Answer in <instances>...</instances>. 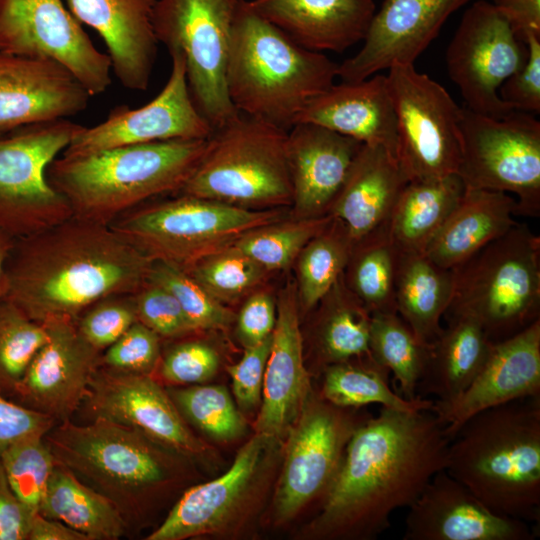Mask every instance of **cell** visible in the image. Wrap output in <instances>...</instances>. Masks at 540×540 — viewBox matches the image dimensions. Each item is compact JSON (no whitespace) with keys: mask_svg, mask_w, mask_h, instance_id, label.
I'll list each match as a JSON object with an SVG mask.
<instances>
[{"mask_svg":"<svg viewBox=\"0 0 540 540\" xmlns=\"http://www.w3.org/2000/svg\"><path fill=\"white\" fill-rule=\"evenodd\" d=\"M362 145L313 123L299 122L288 130L292 204L300 218L328 214Z\"/></svg>","mask_w":540,"mask_h":540,"instance_id":"cell-27","label":"cell"},{"mask_svg":"<svg viewBox=\"0 0 540 540\" xmlns=\"http://www.w3.org/2000/svg\"><path fill=\"white\" fill-rule=\"evenodd\" d=\"M450 438L431 411L381 407L351 435L308 531L316 538L373 539L445 470Z\"/></svg>","mask_w":540,"mask_h":540,"instance_id":"cell-1","label":"cell"},{"mask_svg":"<svg viewBox=\"0 0 540 540\" xmlns=\"http://www.w3.org/2000/svg\"><path fill=\"white\" fill-rule=\"evenodd\" d=\"M15 237L0 228V299L6 289V262L13 248Z\"/></svg>","mask_w":540,"mask_h":540,"instance_id":"cell-58","label":"cell"},{"mask_svg":"<svg viewBox=\"0 0 540 540\" xmlns=\"http://www.w3.org/2000/svg\"><path fill=\"white\" fill-rule=\"evenodd\" d=\"M400 250L388 225L354 243L350 263V288L372 315L397 313L395 288Z\"/></svg>","mask_w":540,"mask_h":540,"instance_id":"cell-37","label":"cell"},{"mask_svg":"<svg viewBox=\"0 0 540 540\" xmlns=\"http://www.w3.org/2000/svg\"><path fill=\"white\" fill-rule=\"evenodd\" d=\"M0 50L60 64L91 96L112 83L108 54L94 45L62 0H0Z\"/></svg>","mask_w":540,"mask_h":540,"instance_id":"cell-17","label":"cell"},{"mask_svg":"<svg viewBox=\"0 0 540 540\" xmlns=\"http://www.w3.org/2000/svg\"><path fill=\"white\" fill-rule=\"evenodd\" d=\"M82 337L103 352L138 321L133 294L105 297L74 320Z\"/></svg>","mask_w":540,"mask_h":540,"instance_id":"cell-47","label":"cell"},{"mask_svg":"<svg viewBox=\"0 0 540 540\" xmlns=\"http://www.w3.org/2000/svg\"><path fill=\"white\" fill-rule=\"evenodd\" d=\"M465 190L466 186L457 173L409 181L388 222L390 237L398 249L423 252Z\"/></svg>","mask_w":540,"mask_h":540,"instance_id":"cell-34","label":"cell"},{"mask_svg":"<svg viewBox=\"0 0 540 540\" xmlns=\"http://www.w3.org/2000/svg\"><path fill=\"white\" fill-rule=\"evenodd\" d=\"M530 523L498 514L445 470L408 507L403 540H533Z\"/></svg>","mask_w":540,"mask_h":540,"instance_id":"cell-21","label":"cell"},{"mask_svg":"<svg viewBox=\"0 0 540 540\" xmlns=\"http://www.w3.org/2000/svg\"><path fill=\"white\" fill-rule=\"evenodd\" d=\"M516 199L510 194L466 188L461 200L423 253L440 267L453 269L517 221Z\"/></svg>","mask_w":540,"mask_h":540,"instance_id":"cell-31","label":"cell"},{"mask_svg":"<svg viewBox=\"0 0 540 540\" xmlns=\"http://www.w3.org/2000/svg\"><path fill=\"white\" fill-rule=\"evenodd\" d=\"M471 0H384L361 49L338 66L345 82L364 80L394 64H414L448 17Z\"/></svg>","mask_w":540,"mask_h":540,"instance_id":"cell-22","label":"cell"},{"mask_svg":"<svg viewBox=\"0 0 540 540\" xmlns=\"http://www.w3.org/2000/svg\"><path fill=\"white\" fill-rule=\"evenodd\" d=\"M253 10L298 45L342 53L363 41L376 6L373 0H250Z\"/></svg>","mask_w":540,"mask_h":540,"instance_id":"cell-29","label":"cell"},{"mask_svg":"<svg viewBox=\"0 0 540 540\" xmlns=\"http://www.w3.org/2000/svg\"><path fill=\"white\" fill-rule=\"evenodd\" d=\"M282 442L256 433L220 477L190 487L147 540H184L230 532L254 511L280 456Z\"/></svg>","mask_w":540,"mask_h":540,"instance_id":"cell-14","label":"cell"},{"mask_svg":"<svg viewBox=\"0 0 540 540\" xmlns=\"http://www.w3.org/2000/svg\"><path fill=\"white\" fill-rule=\"evenodd\" d=\"M33 515L12 491L0 464V540H28Z\"/></svg>","mask_w":540,"mask_h":540,"instance_id":"cell-55","label":"cell"},{"mask_svg":"<svg viewBox=\"0 0 540 540\" xmlns=\"http://www.w3.org/2000/svg\"><path fill=\"white\" fill-rule=\"evenodd\" d=\"M38 512L65 523L88 540H117L128 531L122 516L106 497L59 464L49 479Z\"/></svg>","mask_w":540,"mask_h":540,"instance_id":"cell-35","label":"cell"},{"mask_svg":"<svg viewBox=\"0 0 540 540\" xmlns=\"http://www.w3.org/2000/svg\"><path fill=\"white\" fill-rule=\"evenodd\" d=\"M161 354V338L137 321L101 353L100 366L118 372L153 375Z\"/></svg>","mask_w":540,"mask_h":540,"instance_id":"cell-48","label":"cell"},{"mask_svg":"<svg viewBox=\"0 0 540 540\" xmlns=\"http://www.w3.org/2000/svg\"><path fill=\"white\" fill-rule=\"evenodd\" d=\"M82 128L64 118L0 131L1 229L19 238L72 216L46 169Z\"/></svg>","mask_w":540,"mask_h":540,"instance_id":"cell-11","label":"cell"},{"mask_svg":"<svg viewBox=\"0 0 540 540\" xmlns=\"http://www.w3.org/2000/svg\"><path fill=\"white\" fill-rule=\"evenodd\" d=\"M56 424L52 417L0 393V456L18 440L35 435L45 436Z\"/></svg>","mask_w":540,"mask_h":540,"instance_id":"cell-53","label":"cell"},{"mask_svg":"<svg viewBox=\"0 0 540 540\" xmlns=\"http://www.w3.org/2000/svg\"><path fill=\"white\" fill-rule=\"evenodd\" d=\"M299 122L322 126L363 144L383 146L397 159L396 116L384 75L332 84L308 101L297 117Z\"/></svg>","mask_w":540,"mask_h":540,"instance_id":"cell-28","label":"cell"},{"mask_svg":"<svg viewBox=\"0 0 540 540\" xmlns=\"http://www.w3.org/2000/svg\"><path fill=\"white\" fill-rule=\"evenodd\" d=\"M540 395V319L495 342L472 382L455 398L434 401L431 412L451 439L473 415L510 401Z\"/></svg>","mask_w":540,"mask_h":540,"instance_id":"cell-23","label":"cell"},{"mask_svg":"<svg viewBox=\"0 0 540 540\" xmlns=\"http://www.w3.org/2000/svg\"><path fill=\"white\" fill-rule=\"evenodd\" d=\"M185 271L221 302L249 292L262 280L265 270L232 245Z\"/></svg>","mask_w":540,"mask_h":540,"instance_id":"cell-46","label":"cell"},{"mask_svg":"<svg viewBox=\"0 0 540 540\" xmlns=\"http://www.w3.org/2000/svg\"><path fill=\"white\" fill-rule=\"evenodd\" d=\"M443 318L474 320L495 343L540 319V238L517 222L452 269Z\"/></svg>","mask_w":540,"mask_h":540,"instance_id":"cell-7","label":"cell"},{"mask_svg":"<svg viewBox=\"0 0 540 540\" xmlns=\"http://www.w3.org/2000/svg\"><path fill=\"white\" fill-rule=\"evenodd\" d=\"M47 338L44 324L29 318L12 302L0 299V393L11 398Z\"/></svg>","mask_w":540,"mask_h":540,"instance_id":"cell-43","label":"cell"},{"mask_svg":"<svg viewBox=\"0 0 540 540\" xmlns=\"http://www.w3.org/2000/svg\"><path fill=\"white\" fill-rule=\"evenodd\" d=\"M429 344L421 342L398 313L371 315V357L392 373L398 387L397 393L405 399L418 397V385L426 366Z\"/></svg>","mask_w":540,"mask_h":540,"instance_id":"cell-38","label":"cell"},{"mask_svg":"<svg viewBox=\"0 0 540 540\" xmlns=\"http://www.w3.org/2000/svg\"><path fill=\"white\" fill-rule=\"evenodd\" d=\"M209 138L132 144L80 156H58L46 169L49 184L72 216L110 225L149 199L177 193L204 155Z\"/></svg>","mask_w":540,"mask_h":540,"instance_id":"cell-5","label":"cell"},{"mask_svg":"<svg viewBox=\"0 0 540 540\" xmlns=\"http://www.w3.org/2000/svg\"><path fill=\"white\" fill-rule=\"evenodd\" d=\"M167 391L184 420L207 436L229 441L244 434L247 423L224 386L196 384Z\"/></svg>","mask_w":540,"mask_h":540,"instance_id":"cell-42","label":"cell"},{"mask_svg":"<svg viewBox=\"0 0 540 540\" xmlns=\"http://www.w3.org/2000/svg\"><path fill=\"white\" fill-rule=\"evenodd\" d=\"M56 463L106 497L128 530L145 519L157 496L181 476L186 456L144 432L104 418L57 423L44 436Z\"/></svg>","mask_w":540,"mask_h":540,"instance_id":"cell-4","label":"cell"},{"mask_svg":"<svg viewBox=\"0 0 540 540\" xmlns=\"http://www.w3.org/2000/svg\"><path fill=\"white\" fill-rule=\"evenodd\" d=\"M288 131L239 113L213 131L179 194L243 208L292 204Z\"/></svg>","mask_w":540,"mask_h":540,"instance_id":"cell-8","label":"cell"},{"mask_svg":"<svg viewBox=\"0 0 540 540\" xmlns=\"http://www.w3.org/2000/svg\"><path fill=\"white\" fill-rule=\"evenodd\" d=\"M390 372L371 357L353 358L327 366L321 397L342 408L371 404L405 412L431 411L434 401L418 396L408 400L389 385Z\"/></svg>","mask_w":540,"mask_h":540,"instance_id":"cell-36","label":"cell"},{"mask_svg":"<svg viewBox=\"0 0 540 540\" xmlns=\"http://www.w3.org/2000/svg\"><path fill=\"white\" fill-rule=\"evenodd\" d=\"M243 0H156V38L185 62L191 98L213 131L239 112L226 88V67L235 19Z\"/></svg>","mask_w":540,"mask_h":540,"instance_id":"cell-10","label":"cell"},{"mask_svg":"<svg viewBox=\"0 0 540 540\" xmlns=\"http://www.w3.org/2000/svg\"><path fill=\"white\" fill-rule=\"evenodd\" d=\"M388 70L387 85L396 116V157L409 181L457 173L462 108L414 64H394Z\"/></svg>","mask_w":540,"mask_h":540,"instance_id":"cell-13","label":"cell"},{"mask_svg":"<svg viewBox=\"0 0 540 540\" xmlns=\"http://www.w3.org/2000/svg\"><path fill=\"white\" fill-rule=\"evenodd\" d=\"M446 327L429 344L418 396L448 401L464 391L484 365L493 342L474 320L445 318Z\"/></svg>","mask_w":540,"mask_h":540,"instance_id":"cell-32","label":"cell"},{"mask_svg":"<svg viewBox=\"0 0 540 540\" xmlns=\"http://www.w3.org/2000/svg\"><path fill=\"white\" fill-rule=\"evenodd\" d=\"M445 471L494 512L540 521V395L467 419L451 437Z\"/></svg>","mask_w":540,"mask_h":540,"instance_id":"cell-3","label":"cell"},{"mask_svg":"<svg viewBox=\"0 0 540 540\" xmlns=\"http://www.w3.org/2000/svg\"><path fill=\"white\" fill-rule=\"evenodd\" d=\"M338 66L324 53L295 43L242 1L225 76L239 113L288 131L308 101L334 84Z\"/></svg>","mask_w":540,"mask_h":540,"instance_id":"cell-6","label":"cell"},{"mask_svg":"<svg viewBox=\"0 0 540 540\" xmlns=\"http://www.w3.org/2000/svg\"><path fill=\"white\" fill-rule=\"evenodd\" d=\"M338 281L327 293L330 303L317 332L318 353L326 367L353 358L371 357V314L353 294L339 289Z\"/></svg>","mask_w":540,"mask_h":540,"instance_id":"cell-39","label":"cell"},{"mask_svg":"<svg viewBox=\"0 0 540 540\" xmlns=\"http://www.w3.org/2000/svg\"><path fill=\"white\" fill-rule=\"evenodd\" d=\"M28 540H88L85 535L65 523L35 513L32 516Z\"/></svg>","mask_w":540,"mask_h":540,"instance_id":"cell-57","label":"cell"},{"mask_svg":"<svg viewBox=\"0 0 540 540\" xmlns=\"http://www.w3.org/2000/svg\"><path fill=\"white\" fill-rule=\"evenodd\" d=\"M69 10L103 39L112 72L129 90L145 91L157 58L156 0H67Z\"/></svg>","mask_w":540,"mask_h":540,"instance_id":"cell-26","label":"cell"},{"mask_svg":"<svg viewBox=\"0 0 540 540\" xmlns=\"http://www.w3.org/2000/svg\"><path fill=\"white\" fill-rule=\"evenodd\" d=\"M527 47L524 65L499 88L500 98L514 110L540 112V35L529 34L523 41Z\"/></svg>","mask_w":540,"mask_h":540,"instance_id":"cell-51","label":"cell"},{"mask_svg":"<svg viewBox=\"0 0 540 540\" xmlns=\"http://www.w3.org/2000/svg\"><path fill=\"white\" fill-rule=\"evenodd\" d=\"M495 8L509 21L517 37L540 35V0H492Z\"/></svg>","mask_w":540,"mask_h":540,"instance_id":"cell-56","label":"cell"},{"mask_svg":"<svg viewBox=\"0 0 540 540\" xmlns=\"http://www.w3.org/2000/svg\"><path fill=\"white\" fill-rule=\"evenodd\" d=\"M137 319L161 339H179L194 333L174 296L165 288L147 281L133 293Z\"/></svg>","mask_w":540,"mask_h":540,"instance_id":"cell-50","label":"cell"},{"mask_svg":"<svg viewBox=\"0 0 540 540\" xmlns=\"http://www.w3.org/2000/svg\"><path fill=\"white\" fill-rule=\"evenodd\" d=\"M267 359L256 433L285 440L311 395L310 374L304 364L295 287L280 295Z\"/></svg>","mask_w":540,"mask_h":540,"instance_id":"cell-24","label":"cell"},{"mask_svg":"<svg viewBox=\"0 0 540 540\" xmlns=\"http://www.w3.org/2000/svg\"><path fill=\"white\" fill-rule=\"evenodd\" d=\"M354 409L311 395L285 438L273 501L277 521L291 519L317 499L322 506L351 435L370 417L356 416Z\"/></svg>","mask_w":540,"mask_h":540,"instance_id":"cell-15","label":"cell"},{"mask_svg":"<svg viewBox=\"0 0 540 540\" xmlns=\"http://www.w3.org/2000/svg\"><path fill=\"white\" fill-rule=\"evenodd\" d=\"M526 58V44L509 21L491 2L478 0L461 18L446 51V66L466 108L500 118L515 110L500 98L499 88Z\"/></svg>","mask_w":540,"mask_h":540,"instance_id":"cell-16","label":"cell"},{"mask_svg":"<svg viewBox=\"0 0 540 540\" xmlns=\"http://www.w3.org/2000/svg\"><path fill=\"white\" fill-rule=\"evenodd\" d=\"M275 304L266 292L250 296L242 306L237 319V334L242 345L254 346L273 333L276 323Z\"/></svg>","mask_w":540,"mask_h":540,"instance_id":"cell-54","label":"cell"},{"mask_svg":"<svg viewBox=\"0 0 540 540\" xmlns=\"http://www.w3.org/2000/svg\"><path fill=\"white\" fill-rule=\"evenodd\" d=\"M461 160L466 188L513 194L518 215H540V122L513 111L496 118L462 108Z\"/></svg>","mask_w":540,"mask_h":540,"instance_id":"cell-12","label":"cell"},{"mask_svg":"<svg viewBox=\"0 0 540 540\" xmlns=\"http://www.w3.org/2000/svg\"><path fill=\"white\" fill-rule=\"evenodd\" d=\"M6 480L27 509L38 513L56 460L44 436H29L10 445L0 456Z\"/></svg>","mask_w":540,"mask_h":540,"instance_id":"cell-44","label":"cell"},{"mask_svg":"<svg viewBox=\"0 0 540 540\" xmlns=\"http://www.w3.org/2000/svg\"><path fill=\"white\" fill-rule=\"evenodd\" d=\"M332 219L331 214H326L300 218L293 222L280 224L275 222L246 233L233 246L264 270L283 269L329 225Z\"/></svg>","mask_w":540,"mask_h":540,"instance_id":"cell-41","label":"cell"},{"mask_svg":"<svg viewBox=\"0 0 540 540\" xmlns=\"http://www.w3.org/2000/svg\"><path fill=\"white\" fill-rule=\"evenodd\" d=\"M152 264L109 225L71 216L15 239L3 298L38 323L75 320L100 299L135 293Z\"/></svg>","mask_w":540,"mask_h":540,"instance_id":"cell-2","label":"cell"},{"mask_svg":"<svg viewBox=\"0 0 540 540\" xmlns=\"http://www.w3.org/2000/svg\"><path fill=\"white\" fill-rule=\"evenodd\" d=\"M42 324L48 338L10 399L59 423L71 420L80 409L102 352L82 337L73 319L56 318Z\"/></svg>","mask_w":540,"mask_h":540,"instance_id":"cell-19","label":"cell"},{"mask_svg":"<svg viewBox=\"0 0 540 540\" xmlns=\"http://www.w3.org/2000/svg\"><path fill=\"white\" fill-rule=\"evenodd\" d=\"M148 280L174 296L194 332L224 329L233 321L232 312L184 269L155 261Z\"/></svg>","mask_w":540,"mask_h":540,"instance_id":"cell-45","label":"cell"},{"mask_svg":"<svg viewBox=\"0 0 540 540\" xmlns=\"http://www.w3.org/2000/svg\"><path fill=\"white\" fill-rule=\"evenodd\" d=\"M80 408L90 420L104 418L134 427L186 456L206 451L205 444L191 432L168 391L153 375L100 366Z\"/></svg>","mask_w":540,"mask_h":540,"instance_id":"cell-20","label":"cell"},{"mask_svg":"<svg viewBox=\"0 0 540 540\" xmlns=\"http://www.w3.org/2000/svg\"><path fill=\"white\" fill-rule=\"evenodd\" d=\"M408 182L386 148L363 144L328 214L343 223L354 244L388 225Z\"/></svg>","mask_w":540,"mask_h":540,"instance_id":"cell-30","label":"cell"},{"mask_svg":"<svg viewBox=\"0 0 540 540\" xmlns=\"http://www.w3.org/2000/svg\"><path fill=\"white\" fill-rule=\"evenodd\" d=\"M278 218L276 210H253L179 194L170 200L134 207L109 226L153 262L187 270Z\"/></svg>","mask_w":540,"mask_h":540,"instance_id":"cell-9","label":"cell"},{"mask_svg":"<svg viewBox=\"0 0 540 540\" xmlns=\"http://www.w3.org/2000/svg\"><path fill=\"white\" fill-rule=\"evenodd\" d=\"M91 97L60 64L0 50V131L77 115Z\"/></svg>","mask_w":540,"mask_h":540,"instance_id":"cell-25","label":"cell"},{"mask_svg":"<svg viewBox=\"0 0 540 540\" xmlns=\"http://www.w3.org/2000/svg\"><path fill=\"white\" fill-rule=\"evenodd\" d=\"M353 243L343 223L334 218L299 254V295L310 309L333 288L347 262Z\"/></svg>","mask_w":540,"mask_h":540,"instance_id":"cell-40","label":"cell"},{"mask_svg":"<svg viewBox=\"0 0 540 540\" xmlns=\"http://www.w3.org/2000/svg\"><path fill=\"white\" fill-rule=\"evenodd\" d=\"M453 271L440 267L423 252L399 254L395 299L398 315L424 344L442 331L441 319L450 304Z\"/></svg>","mask_w":540,"mask_h":540,"instance_id":"cell-33","label":"cell"},{"mask_svg":"<svg viewBox=\"0 0 540 540\" xmlns=\"http://www.w3.org/2000/svg\"><path fill=\"white\" fill-rule=\"evenodd\" d=\"M219 368V356L209 344L185 340L161 354L156 371L163 382L196 385L210 380Z\"/></svg>","mask_w":540,"mask_h":540,"instance_id":"cell-49","label":"cell"},{"mask_svg":"<svg viewBox=\"0 0 540 540\" xmlns=\"http://www.w3.org/2000/svg\"><path fill=\"white\" fill-rule=\"evenodd\" d=\"M170 56V76L154 99L137 109L127 105L114 107L101 123L83 126L61 155L80 156L119 146L172 139L209 138L213 129L191 98L185 62L178 54Z\"/></svg>","mask_w":540,"mask_h":540,"instance_id":"cell-18","label":"cell"},{"mask_svg":"<svg viewBox=\"0 0 540 540\" xmlns=\"http://www.w3.org/2000/svg\"><path fill=\"white\" fill-rule=\"evenodd\" d=\"M271 341L272 335L254 346L245 348L240 361L228 367L234 396L243 411L250 412L261 403L264 373Z\"/></svg>","mask_w":540,"mask_h":540,"instance_id":"cell-52","label":"cell"}]
</instances>
